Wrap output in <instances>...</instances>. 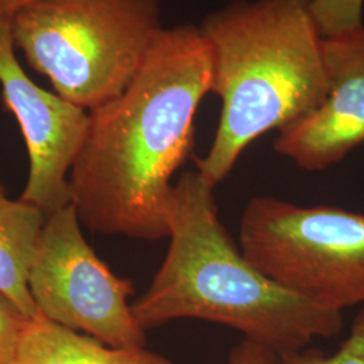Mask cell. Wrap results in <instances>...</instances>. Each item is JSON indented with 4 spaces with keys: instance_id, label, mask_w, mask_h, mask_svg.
<instances>
[{
    "instance_id": "cell-1",
    "label": "cell",
    "mask_w": 364,
    "mask_h": 364,
    "mask_svg": "<svg viewBox=\"0 0 364 364\" xmlns=\"http://www.w3.org/2000/svg\"><path fill=\"white\" fill-rule=\"evenodd\" d=\"M210 85L212 55L200 27L162 28L129 87L90 111L69 188L92 232L169 236L170 180L192 154L196 114Z\"/></svg>"
},
{
    "instance_id": "cell-2",
    "label": "cell",
    "mask_w": 364,
    "mask_h": 364,
    "mask_svg": "<svg viewBox=\"0 0 364 364\" xmlns=\"http://www.w3.org/2000/svg\"><path fill=\"white\" fill-rule=\"evenodd\" d=\"M213 189L186 171L173 185L169 248L144 296L131 304L146 332L181 318L228 326L277 353L338 336L343 313L277 285L236 247L219 216Z\"/></svg>"
},
{
    "instance_id": "cell-3",
    "label": "cell",
    "mask_w": 364,
    "mask_h": 364,
    "mask_svg": "<svg viewBox=\"0 0 364 364\" xmlns=\"http://www.w3.org/2000/svg\"><path fill=\"white\" fill-rule=\"evenodd\" d=\"M200 30L210 49V92L221 99V114L196 170L216 188L255 139L321 105L329 77L312 0H235L208 15Z\"/></svg>"
},
{
    "instance_id": "cell-4",
    "label": "cell",
    "mask_w": 364,
    "mask_h": 364,
    "mask_svg": "<svg viewBox=\"0 0 364 364\" xmlns=\"http://www.w3.org/2000/svg\"><path fill=\"white\" fill-rule=\"evenodd\" d=\"M162 0H36L11 14L14 45L88 112L122 95L161 26Z\"/></svg>"
},
{
    "instance_id": "cell-5",
    "label": "cell",
    "mask_w": 364,
    "mask_h": 364,
    "mask_svg": "<svg viewBox=\"0 0 364 364\" xmlns=\"http://www.w3.org/2000/svg\"><path fill=\"white\" fill-rule=\"evenodd\" d=\"M239 247L257 270L302 299L341 313L364 306L363 213L258 196L242 213Z\"/></svg>"
},
{
    "instance_id": "cell-6",
    "label": "cell",
    "mask_w": 364,
    "mask_h": 364,
    "mask_svg": "<svg viewBox=\"0 0 364 364\" xmlns=\"http://www.w3.org/2000/svg\"><path fill=\"white\" fill-rule=\"evenodd\" d=\"M27 284L39 314L53 323L109 347H146V331L129 304L132 282L112 273L87 243L73 204L48 216Z\"/></svg>"
},
{
    "instance_id": "cell-7",
    "label": "cell",
    "mask_w": 364,
    "mask_h": 364,
    "mask_svg": "<svg viewBox=\"0 0 364 364\" xmlns=\"http://www.w3.org/2000/svg\"><path fill=\"white\" fill-rule=\"evenodd\" d=\"M0 84L7 111L26 142L30 170L22 200L48 215L70 204L69 173L90 126V112L45 91L16 60L11 14H0Z\"/></svg>"
},
{
    "instance_id": "cell-8",
    "label": "cell",
    "mask_w": 364,
    "mask_h": 364,
    "mask_svg": "<svg viewBox=\"0 0 364 364\" xmlns=\"http://www.w3.org/2000/svg\"><path fill=\"white\" fill-rule=\"evenodd\" d=\"M329 91L279 130L274 150L306 171L326 170L364 144V26L324 37Z\"/></svg>"
},
{
    "instance_id": "cell-9",
    "label": "cell",
    "mask_w": 364,
    "mask_h": 364,
    "mask_svg": "<svg viewBox=\"0 0 364 364\" xmlns=\"http://www.w3.org/2000/svg\"><path fill=\"white\" fill-rule=\"evenodd\" d=\"M48 216L22 198H9L0 183V293L30 318L39 313L27 281Z\"/></svg>"
},
{
    "instance_id": "cell-10",
    "label": "cell",
    "mask_w": 364,
    "mask_h": 364,
    "mask_svg": "<svg viewBox=\"0 0 364 364\" xmlns=\"http://www.w3.org/2000/svg\"><path fill=\"white\" fill-rule=\"evenodd\" d=\"M19 364H176L146 347H109L39 314L23 333Z\"/></svg>"
},
{
    "instance_id": "cell-11",
    "label": "cell",
    "mask_w": 364,
    "mask_h": 364,
    "mask_svg": "<svg viewBox=\"0 0 364 364\" xmlns=\"http://www.w3.org/2000/svg\"><path fill=\"white\" fill-rule=\"evenodd\" d=\"M282 364H364V306L352 321L348 338L333 355L314 350L279 353Z\"/></svg>"
},
{
    "instance_id": "cell-12",
    "label": "cell",
    "mask_w": 364,
    "mask_h": 364,
    "mask_svg": "<svg viewBox=\"0 0 364 364\" xmlns=\"http://www.w3.org/2000/svg\"><path fill=\"white\" fill-rule=\"evenodd\" d=\"M364 0H312V13L323 37L363 26Z\"/></svg>"
},
{
    "instance_id": "cell-13",
    "label": "cell",
    "mask_w": 364,
    "mask_h": 364,
    "mask_svg": "<svg viewBox=\"0 0 364 364\" xmlns=\"http://www.w3.org/2000/svg\"><path fill=\"white\" fill-rule=\"evenodd\" d=\"M30 320L0 293V364H19L21 344Z\"/></svg>"
},
{
    "instance_id": "cell-14",
    "label": "cell",
    "mask_w": 364,
    "mask_h": 364,
    "mask_svg": "<svg viewBox=\"0 0 364 364\" xmlns=\"http://www.w3.org/2000/svg\"><path fill=\"white\" fill-rule=\"evenodd\" d=\"M227 364H282V360L279 353L243 338L230 351Z\"/></svg>"
},
{
    "instance_id": "cell-15",
    "label": "cell",
    "mask_w": 364,
    "mask_h": 364,
    "mask_svg": "<svg viewBox=\"0 0 364 364\" xmlns=\"http://www.w3.org/2000/svg\"><path fill=\"white\" fill-rule=\"evenodd\" d=\"M36 0H0V14H13Z\"/></svg>"
}]
</instances>
